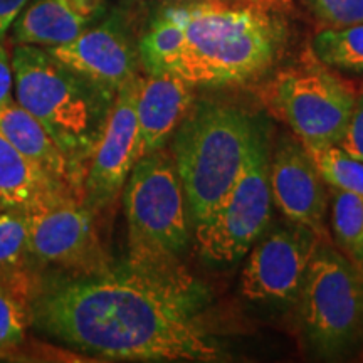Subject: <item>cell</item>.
<instances>
[{"label": "cell", "instance_id": "1", "mask_svg": "<svg viewBox=\"0 0 363 363\" xmlns=\"http://www.w3.org/2000/svg\"><path fill=\"white\" fill-rule=\"evenodd\" d=\"M207 289L185 269L111 264L84 276H44L30 326L110 362L227 360L203 316Z\"/></svg>", "mask_w": 363, "mask_h": 363}, {"label": "cell", "instance_id": "2", "mask_svg": "<svg viewBox=\"0 0 363 363\" xmlns=\"http://www.w3.org/2000/svg\"><path fill=\"white\" fill-rule=\"evenodd\" d=\"M172 7L185 38L174 76L189 84L246 83L269 69L278 56L281 27L259 7L214 0Z\"/></svg>", "mask_w": 363, "mask_h": 363}, {"label": "cell", "instance_id": "3", "mask_svg": "<svg viewBox=\"0 0 363 363\" xmlns=\"http://www.w3.org/2000/svg\"><path fill=\"white\" fill-rule=\"evenodd\" d=\"M13 99L33 115L84 180L115 94L91 83L39 45L12 51Z\"/></svg>", "mask_w": 363, "mask_h": 363}, {"label": "cell", "instance_id": "4", "mask_svg": "<svg viewBox=\"0 0 363 363\" xmlns=\"http://www.w3.org/2000/svg\"><path fill=\"white\" fill-rule=\"evenodd\" d=\"M256 120L240 108L220 103L197 106L170 138L190 220L211 214L238 179L246 160Z\"/></svg>", "mask_w": 363, "mask_h": 363}, {"label": "cell", "instance_id": "5", "mask_svg": "<svg viewBox=\"0 0 363 363\" xmlns=\"http://www.w3.org/2000/svg\"><path fill=\"white\" fill-rule=\"evenodd\" d=\"M131 264L158 271L184 269L190 216L170 152L148 153L135 163L123 189Z\"/></svg>", "mask_w": 363, "mask_h": 363}, {"label": "cell", "instance_id": "6", "mask_svg": "<svg viewBox=\"0 0 363 363\" xmlns=\"http://www.w3.org/2000/svg\"><path fill=\"white\" fill-rule=\"evenodd\" d=\"M269 147L256 121L238 179L206 219L194 225L195 246L203 261L234 264L242 259L271 222Z\"/></svg>", "mask_w": 363, "mask_h": 363}, {"label": "cell", "instance_id": "7", "mask_svg": "<svg viewBox=\"0 0 363 363\" xmlns=\"http://www.w3.org/2000/svg\"><path fill=\"white\" fill-rule=\"evenodd\" d=\"M298 299L308 340L321 355H342L363 338V274L325 238L316 244Z\"/></svg>", "mask_w": 363, "mask_h": 363}, {"label": "cell", "instance_id": "8", "mask_svg": "<svg viewBox=\"0 0 363 363\" xmlns=\"http://www.w3.org/2000/svg\"><path fill=\"white\" fill-rule=\"evenodd\" d=\"M29 251L44 276H84L113 262L96 230L94 212L74 192H56L27 208Z\"/></svg>", "mask_w": 363, "mask_h": 363}, {"label": "cell", "instance_id": "9", "mask_svg": "<svg viewBox=\"0 0 363 363\" xmlns=\"http://www.w3.org/2000/svg\"><path fill=\"white\" fill-rule=\"evenodd\" d=\"M355 98V91L323 65L281 71L267 93L272 110L308 147L340 143Z\"/></svg>", "mask_w": 363, "mask_h": 363}, {"label": "cell", "instance_id": "10", "mask_svg": "<svg viewBox=\"0 0 363 363\" xmlns=\"http://www.w3.org/2000/svg\"><path fill=\"white\" fill-rule=\"evenodd\" d=\"M320 235L308 227L289 224L266 227L249 249L240 272V293L251 301L289 305L298 301L303 279Z\"/></svg>", "mask_w": 363, "mask_h": 363}, {"label": "cell", "instance_id": "11", "mask_svg": "<svg viewBox=\"0 0 363 363\" xmlns=\"http://www.w3.org/2000/svg\"><path fill=\"white\" fill-rule=\"evenodd\" d=\"M138 78L125 84L113 98L101 135L86 167L83 202L94 214L116 201L135 163L142 158L135 108Z\"/></svg>", "mask_w": 363, "mask_h": 363}, {"label": "cell", "instance_id": "12", "mask_svg": "<svg viewBox=\"0 0 363 363\" xmlns=\"http://www.w3.org/2000/svg\"><path fill=\"white\" fill-rule=\"evenodd\" d=\"M44 49L71 71L113 94L138 78V49L120 17L88 27L69 43Z\"/></svg>", "mask_w": 363, "mask_h": 363}, {"label": "cell", "instance_id": "13", "mask_svg": "<svg viewBox=\"0 0 363 363\" xmlns=\"http://www.w3.org/2000/svg\"><path fill=\"white\" fill-rule=\"evenodd\" d=\"M269 182L272 203L281 214L325 238L328 194L305 145L293 138L281 140L269 157Z\"/></svg>", "mask_w": 363, "mask_h": 363}, {"label": "cell", "instance_id": "14", "mask_svg": "<svg viewBox=\"0 0 363 363\" xmlns=\"http://www.w3.org/2000/svg\"><path fill=\"white\" fill-rule=\"evenodd\" d=\"M187 81L174 74L140 76L136 88V120L140 155L162 150L192 106Z\"/></svg>", "mask_w": 363, "mask_h": 363}, {"label": "cell", "instance_id": "15", "mask_svg": "<svg viewBox=\"0 0 363 363\" xmlns=\"http://www.w3.org/2000/svg\"><path fill=\"white\" fill-rule=\"evenodd\" d=\"M108 11V0H30L13 21L17 44L54 48L78 38Z\"/></svg>", "mask_w": 363, "mask_h": 363}, {"label": "cell", "instance_id": "16", "mask_svg": "<svg viewBox=\"0 0 363 363\" xmlns=\"http://www.w3.org/2000/svg\"><path fill=\"white\" fill-rule=\"evenodd\" d=\"M0 131L34 165L56 184L83 197V179L49 131L13 99L0 108Z\"/></svg>", "mask_w": 363, "mask_h": 363}, {"label": "cell", "instance_id": "17", "mask_svg": "<svg viewBox=\"0 0 363 363\" xmlns=\"http://www.w3.org/2000/svg\"><path fill=\"white\" fill-rule=\"evenodd\" d=\"M43 283L29 251V225L22 208L0 211V286L30 301Z\"/></svg>", "mask_w": 363, "mask_h": 363}, {"label": "cell", "instance_id": "18", "mask_svg": "<svg viewBox=\"0 0 363 363\" xmlns=\"http://www.w3.org/2000/svg\"><path fill=\"white\" fill-rule=\"evenodd\" d=\"M62 190L67 189L27 160L0 131V207L27 211L43 199Z\"/></svg>", "mask_w": 363, "mask_h": 363}, {"label": "cell", "instance_id": "19", "mask_svg": "<svg viewBox=\"0 0 363 363\" xmlns=\"http://www.w3.org/2000/svg\"><path fill=\"white\" fill-rule=\"evenodd\" d=\"M184 40V27L174 7L167 6L158 11L138 43L140 62L147 74H174Z\"/></svg>", "mask_w": 363, "mask_h": 363}, {"label": "cell", "instance_id": "20", "mask_svg": "<svg viewBox=\"0 0 363 363\" xmlns=\"http://www.w3.org/2000/svg\"><path fill=\"white\" fill-rule=\"evenodd\" d=\"M313 52L326 67L363 74V22L321 30L313 39Z\"/></svg>", "mask_w": 363, "mask_h": 363}, {"label": "cell", "instance_id": "21", "mask_svg": "<svg viewBox=\"0 0 363 363\" xmlns=\"http://www.w3.org/2000/svg\"><path fill=\"white\" fill-rule=\"evenodd\" d=\"M316 170L326 185L335 190L357 194L363 197V162L345 152L340 145H325V147H308Z\"/></svg>", "mask_w": 363, "mask_h": 363}, {"label": "cell", "instance_id": "22", "mask_svg": "<svg viewBox=\"0 0 363 363\" xmlns=\"http://www.w3.org/2000/svg\"><path fill=\"white\" fill-rule=\"evenodd\" d=\"M331 227L338 246L350 259L363 254V197L333 189Z\"/></svg>", "mask_w": 363, "mask_h": 363}, {"label": "cell", "instance_id": "23", "mask_svg": "<svg viewBox=\"0 0 363 363\" xmlns=\"http://www.w3.org/2000/svg\"><path fill=\"white\" fill-rule=\"evenodd\" d=\"M30 326V308L24 299L0 286V355L19 348Z\"/></svg>", "mask_w": 363, "mask_h": 363}, {"label": "cell", "instance_id": "24", "mask_svg": "<svg viewBox=\"0 0 363 363\" xmlns=\"http://www.w3.org/2000/svg\"><path fill=\"white\" fill-rule=\"evenodd\" d=\"M315 12L333 27L363 22V0H308Z\"/></svg>", "mask_w": 363, "mask_h": 363}, {"label": "cell", "instance_id": "25", "mask_svg": "<svg viewBox=\"0 0 363 363\" xmlns=\"http://www.w3.org/2000/svg\"><path fill=\"white\" fill-rule=\"evenodd\" d=\"M338 145L352 157L363 162V91L357 94L350 120Z\"/></svg>", "mask_w": 363, "mask_h": 363}, {"label": "cell", "instance_id": "26", "mask_svg": "<svg viewBox=\"0 0 363 363\" xmlns=\"http://www.w3.org/2000/svg\"><path fill=\"white\" fill-rule=\"evenodd\" d=\"M13 101V69L12 59L6 45L0 43V108Z\"/></svg>", "mask_w": 363, "mask_h": 363}, {"label": "cell", "instance_id": "27", "mask_svg": "<svg viewBox=\"0 0 363 363\" xmlns=\"http://www.w3.org/2000/svg\"><path fill=\"white\" fill-rule=\"evenodd\" d=\"M29 2L30 0H0V35L7 33L9 27Z\"/></svg>", "mask_w": 363, "mask_h": 363}, {"label": "cell", "instance_id": "28", "mask_svg": "<svg viewBox=\"0 0 363 363\" xmlns=\"http://www.w3.org/2000/svg\"><path fill=\"white\" fill-rule=\"evenodd\" d=\"M353 262H355V266L358 267V271H360L362 272V274H363V254H362V256H358V257H355V259H352Z\"/></svg>", "mask_w": 363, "mask_h": 363}, {"label": "cell", "instance_id": "29", "mask_svg": "<svg viewBox=\"0 0 363 363\" xmlns=\"http://www.w3.org/2000/svg\"><path fill=\"white\" fill-rule=\"evenodd\" d=\"M0 358H4V355H0Z\"/></svg>", "mask_w": 363, "mask_h": 363}, {"label": "cell", "instance_id": "30", "mask_svg": "<svg viewBox=\"0 0 363 363\" xmlns=\"http://www.w3.org/2000/svg\"><path fill=\"white\" fill-rule=\"evenodd\" d=\"M0 211H2V207H0Z\"/></svg>", "mask_w": 363, "mask_h": 363}]
</instances>
